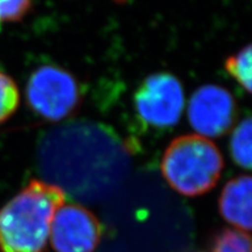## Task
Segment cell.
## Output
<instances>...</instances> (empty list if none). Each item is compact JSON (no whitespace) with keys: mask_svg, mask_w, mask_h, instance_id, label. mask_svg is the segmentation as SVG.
Returning a JSON list of instances; mask_svg holds the SVG:
<instances>
[{"mask_svg":"<svg viewBox=\"0 0 252 252\" xmlns=\"http://www.w3.org/2000/svg\"><path fill=\"white\" fill-rule=\"evenodd\" d=\"M64 191L45 181L32 180L0 209V252H43Z\"/></svg>","mask_w":252,"mask_h":252,"instance_id":"cell-1","label":"cell"},{"mask_svg":"<svg viewBox=\"0 0 252 252\" xmlns=\"http://www.w3.org/2000/svg\"><path fill=\"white\" fill-rule=\"evenodd\" d=\"M223 158L213 141L198 134L176 138L162 157L161 172L168 185L185 196H198L220 180Z\"/></svg>","mask_w":252,"mask_h":252,"instance_id":"cell-2","label":"cell"},{"mask_svg":"<svg viewBox=\"0 0 252 252\" xmlns=\"http://www.w3.org/2000/svg\"><path fill=\"white\" fill-rule=\"evenodd\" d=\"M26 94L31 108L52 122L70 115L80 99L78 86L72 75L50 64L39 67L31 75Z\"/></svg>","mask_w":252,"mask_h":252,"instance_id":"cell-3","label":"cell"},{"mask_svg":"<svg viewBox=\"0 0 252 252\" xmlns=\"http://www.w3.org/2000/svg\"><path fill=\"white\" fill-rule=\"evenodd\" d=\"M134 105L141 121L158 128L179 123L185 109V94L180 81L172 74L151 75L134 94Z\"/></svg>","mask_w":252,"mask_h":252,"instance_id":"cell-4","label":"cell"},{"mask_svg":"<svg viewBox=\"0 0 252 252\" xmlns=\"http://www.w3.org/2000/svg\"><path fill=\"white\" fill-rule=\"evenodd\" d=\"M100 236L99 220L80 204L63 203L50 224V243L56 252H94Z\"/></svg>","mask_w":252,"mask_h":252,"instance_id":"cell-5","label":"cell"},{"mask_svg":"<svg viewBox=\"0 0 252 252\" xmlns=\"http://www.w3.org/2000/svg\"><path fill=\"white\" fill-rule=\"evenodd\" d=\"M187 113L189 124L198 135L220 137L234 124L236 102L224 88L207 84L191 94Z\"/></svg>","mask_w":252,"mask_h":252,"instance_id":"cell-6","label":"cell"},{"mask_svg":"<svg viewBox=\"0 0 252 252\" xmlns=\"http://www.w3.org/2000/svg\"><path fill=\"white\" fill-rule=\"evenodd\" d=\"M252 181L249 175L232 179L225 185L220 197V212L226 222L237 230L251 229Z\"/></svg>","mask_w":252,"mask_h":252,"instance_id":"cell-7","label":"cell"},{"mask_svg":"<svg viewBox=\"0 0 252 252\" xmlns=\"http://www.w3.org/2000/svg\"><path fill=\"white\" fill-rule=\"evenodd\" d=\"M251 119L245 118L236 126L230 139V152L235 162L243 168H251Z\"/></svg>","mask_w":252,"mask_h":252,"instance_id":"cell-8","label":"cell"},{"mask_svg":"<svg viewBox=\"0 0 252 252\" xmlns=\"http://www.w3.org/2000/svg\"><path fill=\"white\" fill-rule=\"evenodd\" d=\"M226 71L241 84L248 93H251V46L241 49L237 54L230 56L225 61Z\"/></svg>","mask_w":252,"mask_h":252,"instance_id":"cell-9","label":"cell"},{"mask_svg":"<svg viewBox=\"0 0 252 252\" xmlns=\"http://www.w3.org/2000/svg\"><path fill=\"white\" fill-rule=\"evenodd\" d=\"M212 252H251L249 232L237 229L223 230L215 237Z\"/></svg>","mask_w":252,"mask_h":252,"instance_id":"cell-10","label":"cell"},{"mask_svg":"<svg viewBox=\"0 0 252 252\" xmlns=\"http://www.w3.org/2000/svg\"><path fill=\"white\" fill-rule=\"evenodd\" d=\"M20 94L15 82L0 71V124L17 111Z\"/></svg>","mask_w":252,"mask_h":252,"instance_id":"cell-11","label":"cell"},{"mask_svg":"<svg viewBox=\"0 0 252 252\" xmlns=\"http://www.w3.org/2000/svg\"><path fill=\"white\" fill-rule=\"evenodd\" d=\"M32 0H0V24L18 21L27 13Z\"/></svg>","mask_w":252,"mask_h":252,"instance_id":"cell-12","label":"cell"}]
</instances>
